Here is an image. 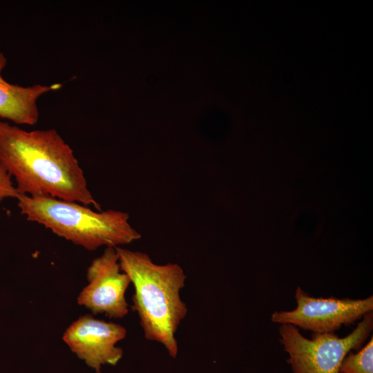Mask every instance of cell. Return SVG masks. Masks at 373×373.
<instances>
[{
  "mask_svg": "<svg viewBox=\"0 0 373 373\" xmlns=\"http://www.w3.org/2000/svg\"><path fill=\"white\" fill-rule=\"evenodd\" d=\"M0 166L20 195L101 206L88 188L73 149L53 129L26 131L0 120Z\"/></svg>",
  "mask_w": 373,
  "mask_h": 373,
  "instance_id": "6da1fadb",
  "label": "cell"
},
{
  "mask_svg": "<svg viewBox=\"0 0 373 373\" xmlns=\"http://www.w3.org/2000/svg\"><path fill=\"white\" fill-rule=\"evenodd\" d=\"M123 272L134 287L132 309L137 312L144 337L161 343L176 357L175 334L188 312L180 291L186 276L176 263L158 265L146 253L115 247Z\"/></svg>",
  "mask_w": 373,
  "mask_h": 373,
  "instance_id": "7a4b0ae2",
  "label": "cell"
},
{
  "mask_svg": "<svg viewBox=\"0 0 373 373\" xmlns=\"http://www.w3.org/2000/svg\"><path fill=\"white\" fill-rule=\"evenodd\" d=\"M17 200L21 213L28 220L42 224L57 236L89 251L101 247H122L142 237L124 211H95L79 202L50 197L20 195Z\"/></svg>",
  "mask_w": 373,
  "mask_h": 373,
  "instance_id": "3957f363",
  "label": "cell"
},
{
  "mask_svg": "<svg viewBox=\"0 0 373 373\" xmlns=\"http://www.w3.org/2000/svg\"><path fill=\"white\" fill-rule=\"evenodd\" d=\"M347 336L339 338L334 333H313L312 339L304 337L297 327L281 324L280 343L288 353L287 363L293 373H340L346 355L358 350L373 328V314H366Z\"/></svg>",
  "mask_w": 373,
  "mask_h": 373,
  "instance_id": "277c9868",
  "label": "cell"
},
{
  "mask_svg": "<svg viewBox=\"0 0 373 373\" xmlns=\"http://www.w3.org/2000/svg\"><path fill=\"white\" fill-rule=\"evenodd\" d=\"M297 307L291 311L275 312L272 322L291 324L314 333H332L372 312V296L365 299L314 298L300 287L296 290Z\"/></svg>",
  "mask_w": 373,
  "mask_h": 373,
  "instance_id": "5b68a950",
  "label": "cell"
},
{
  "mask_svg": "<svg viewBox=\"0 0 373 373\" xmlns=\"http://www.w3.org/2000/svg\"><path fill=\"white\" fill-rule=\"evenodd\" d=\"M88 284L77 296V303L93 314L122 318L128 312L126 291L131 283L123 272L114 247H106L95 258L86 271Z\"/></svg>",
  "mask_w": 373,
  "mask_h": 373,
  "instance_id": "8992f818",
  "label": "cell"
},
{
  "mask_svg": "<svg viewBox=\"0 0 373 373\" xmlns=\"http://www.w3.org/2000/svg\"><path fill=\"white\" fill-rule=\"evenodd\" d=\"M126 335L122 325L84 314L67 327L62 338L79 358L99 372L102 365H115L121 358L123 351L116 344Z\"/></svg>",
  "mask_w": 373,
  "mask_h": 373,
  "instance_id": "52a82bcc",
  "label": "cell"
},
{
  "mask_svg": "<svg viewBox=\"0 0 373 373\" xmlns=\"http://www.w3.org/2000/svg\"><path fill=\"white\" fill-rule=\"evenodd\" d=\"M7 58L0 51V118L15 125H35L39 119L38 99L44 94L61 87V84L23 86L10 84L2 76Z\"/></svg>",
  "mask_w": 373,
  "mask_h": 373,
  "instance_id": "ba28073f",
  "label": "cell"
},
{
  "mask_svg": "<svg viewBox=\"0 0 373 373\" xmlns=\"http://www.w3.org/2000/svg\"><path fill=\"white\" fill-rule=\"evenodd\" d=\"M340 373H373V337L359 352L346 355Z\"/></svg>",
  "mask_w": 373,
  "mask_h": 373,
  "instance_id": "9c48e42d",
  "label": "cell"
},
{
  "mask_svg": "<svg viewBox=\"0 0 373 373\" xmlns=\"http://www.w3.org/2000/svg\"><path fill=\"white\" fill-rule=\"evenodd\" d=\"M11 176L0 166V202L5 198L17 199L20 194L14 185Z\"/></svg>",
  "mask_w": 373,
  "mask_h": 373,
  "instance_id": "30bf717a",
  "label": "cell"
}]
</instances>
